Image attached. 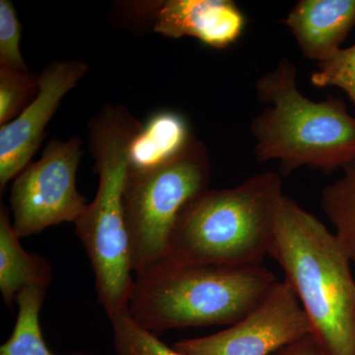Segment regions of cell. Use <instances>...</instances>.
Segmentation results:
<instances>
[{"instance_id":"obj_1","label":"cell","mask_w":355,"mask_h":355,"mask_svg":"<svg viewBox=\"0 0 355 355\" xmlns=\"http://www.w3.org/2000/svg\"><path fill=\"white\" fill-rule=\"evenodd\" d=\"M268 256L284 272L327 355H355V279L336 235L284 196Z\"/></svg>"},{"instance_id":"obj_2","label":"cell","mask_w":355,"mask_h":355,"mask_svg":"<svg viewBox=\"0 0 355 355\" xmlns=\"http://www.w3.org/2000/svg\"><path fill=\"white\" fill-rule=\"evenodd\" d=\"M87 125L88 148L99 184L94 200L74 225L94 272L98 301L110 318L128 309L135 284L123 191L128 151L142 123L123 105L106 104Z\"/></svg>"},{"instance_id":"obj_3","label":"cell","mask_w":355,"mask_h":355,"mask_svg":"<svg viewBox=\"0 0 355 355\" xmlns=\"http://www.w3.org/2000/svg\"><path fill=\"white\" fill-rule=\"evenodd\" d=\"M277 282L261 266L191 265L165 259L135 272L128 311L155 335L231 326L260 304Z\"/></svg>"},{"instance_id":"obj_4","label":"cell","mask_w":355,"mask_h":355,"mask_svg":"<svg viewBox=\"0 0 355 355\" xmlns=\"http://www.w3.org/2000/svg\"><path fill=\"white\" fill-rule=\"evenodd\" d=\"M297 70L291 60L256 83L263 111L252 121L259 163L275 160L289 174L306 167L330 174L355 161V116L340 98L315 102L298 89Z\"/></svg>"},{"instance_id":"obj_5","label":"cell","mask_w":355,"mask_h":355,"mask_svg":"<svg viewBox=\"0 0 355 355\" xmlns=\"http://www.w3.org/2000/svg\"><path fill=\"white\" fill-rule=\"evenodd\" d=\"M282 193L275 172L231 189L205 191L184 209L168 247V260L191 265L261 266L270 252Z\"/></svg>"},{"instance_id":"obj_6","label":"cell","mask_w":355,"mask_h":355,"mask_svg":"<svg viewBox=\"0 0 355 355\" xmlns=\"http://www.w3.org/2000/svg\"><path fill=\"white\" fill-rule=\"evenodd\" d=\"M210 173L209 153L197 137L163 164L139 171L128 169L123 210L135 273L167 258L180 216L209 190Z\"/></svg>"},{"instance_id":"obj_7","label":"cell","mask_w":355,"mask_h":355,"mask_svg":"<svg viewBox=\"0 0 355 355\" xmlns=\"http://www.w3.org/2000/svg\"><path fill=\"white\" fill-rule=\"evenodd\" d=\"M81 157L80 137L53 139L42 157L13 180L9 202L13 228L20 238L64 222L76 224L80 218L88 205L76 186Z\"/></svg>"},{"instance_id":"obj_8","label":"cell","mask_w":355,"mask_h":355,"mask_svg":"<svg viewBox=\"0 0 355 355\" xmlns=\"http://www.w3.org/2000/svg\"><path fill=\"white\" fill-rule=\"evenodd\" d=\"M307 335L311 324L297 295L286 282H277L237 323L212 335L180 340L173 347L188 355H272Z\"/></svg>"},{"instance_id":"obj_9","label":"cell","mask_w":355,"mask_h":355,"mask_svg":"<svg viewBox=\"0 0 355 355\" xmlns=\"http://www.w3.org/2000/svg\"><path fill=\"white\" fill-rule=\"evenodd\" d=\"M83 60H53L39 74L37 97L12 121L0 127V191L32 162L46 125L67 93L86 76Z\"/></svg>"},{"instance_id":"obj_10","label":"cell","mask_w":355,"mask_h":355,"mask_svg":"<svg viewBox=\"0 0 355 355\" xmlns=\"http://www.w3.org/2000/svg\"><path fill=\"white\" fill-rule=\"evenodd\" d=\"M245 23L230 0H165L156 2L153 31L171 39L193 37L222 50L241 37Z\"/></svg>"},{"instance_id":"obj_11","label":"cell","mask_w":355,"mask_h":355,"mask_svg":"<svg viewBox=\"0 0 355 355\" xmlns=\"http://www.w3.org/2000/svg\"><path fill=\"white\" fill-rule=\"evenodd\" d=\"M303 55L318 64L340 50L355 26V0H301L284 20Z\"/></svg>"},{"instance_id":"obj_12","label":"cell","mask_w":355,"mask_h":355,"mask_svg":"<svg viewBox=\"0 0 355 355\" xmlns=\"http://www.w3.org/2000/svg\"><path fill=\"white\" fill-rule=\"evenodd\" d=\"M13 228L10 210L0 207V292L12 307L18 294L30 287L46 291L53 280V268L46 259L25 251Z\"/></svg>"},{"instance_id":"obj_13","label":"cell","mask_w":355,"mask_h":355,"mask_svg":"<svg viewBox=\"0 0 355 355\" xmlns=\"http://www.w3.org/2000/svg\"><path fill=\"white\" fill-rule=\"evenodd\" d=\"M195 139L181 114L173 111L153 114L142 123L130 144L128 169L139 171L163 164L183 153Z\"/></svg>"},{"instance_id":"obj_14","label":"cell","mask_w":355,"mask_h":355,"mask_svg":"<svg viewBox=\"0 0 355 355\" xmlns=\"http://www.w3.org/2000/svg\"><path fill=\"white\" fill-rule=\"evenodd\" d=\"M44 298L46 291L37 287L26 288L18 294L15 326L8 340L0 347V355H60L50 349L42 333L40 313ZM62 355L96 354L74 352Z\"/></svg>"},{"instance_id":"obj_15","label":"cell","mask_w":355,"mask_h":355,"mask_svg":"<svg viewBox=\"0 0 355 355\" xmlns=\"http://www.w3.org/2000/svg\"><path fill=\"white\" fill-rule=\"evenodd\" d=\"M343 170V176L322 191L321 207L355 266V161Z\"/></svg>"},{"instance_id":"obj_16","label":"cell","mask_w":355,"mask_h":355,"mask_svg":"<svg viewBox=\"0 0 355 355\" xmlns=\"http://www.w3.org/2000/svg\"><path fill=\"white\" fill-rule=\"evenodd\" d=\"M114 349L118 355H188L161 342L155 334L147 331L123 310L110 317Z\"/></svg>"},{"instance_id":"obj_17","label":"cell","mask_w":355,"mask_h":355,"mask_svg":"<svg viewBox=\"0 0 355 355\" xmlns=\"http://www.w3.org/2000/svg\"><path fill=\"white\" fill-rule=\"evenodd\" d=\"M39 91V74L0 67V127L15 120Z\"/></svg>"},{"instance_id":"obj_18","label":"cell","mask_w":355,"mask_h":355,"mask_svg":"<svg viewBox=\"0 0 355 355\" xmlns=\"http://www.w3.org/2000/svg\"><path fill=\"white\" fill-rule=\"evenodd\" d=\"M311 83L317 87L335 86L342 89L355 107V44L340 49L326 62L318 64L311 76Z\"/></svg>"},{"instance_id":"obj_19","label":"cell","mask_w":355,"mask_h":355,"mask_svg":"<svg viewBox=\"0 0 355 355\" xmlns=\"http://www.w3.org/2000/svg\"><path fill=\"white\" fill-rule=\"evenodd\" d=\"M22 24L11 0H0V67L29 72L21 53Z\"/></svg>"},{"instance_id":"obj_20","label":"cell","mask_w":355,"mask_h":355,"mask_svg":"<svg viewBox=\"0 0 355 355\" xmlns=\"http://www.w3.org/2000/svg\"><path fill=\"white\" fill-rule=\"evenodd\" d=\"M272 355H327L311 335L289 343Z\"/></svg>"}]
</instances>
